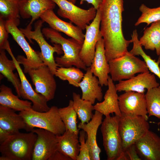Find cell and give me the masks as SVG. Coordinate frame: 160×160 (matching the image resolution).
<instances>
[{"mask_svg":"<svg viewBox=\"0 0 160 160\" xmlns=\"http://www.w3.org/2000/svg\"><path fill=\"white\" fill-rule=\"evenodd\" d=\"M98 9L100 14V31L108 62L127 52L132 41L126 40L123 33L124 0H103Z\"/></svg>","mask_w":160,"mask_h":160,"instance_id":"obj_1","label":"cell"},{"mask_svg":"<svg viewBox=\"0 0 160 160\" xmlns=\"http://www.w3.org/2000/svg\"><path fill=\"white\" fill-rule=\"evenodd\" d=\"M42 32L43 35L52 43L61 46L63 55L55 59L56 62L60 67L68 68L75 66L86 71L87 67L79 56L82 44L72 38L64 37L59 32L50 28H44Z\"/></svg>","mask_w":160,"mask_h":160,"instance_id":"obj_2","label":"cell"},{"mask_svg":"<svg viewBox=\"0 0 160 160\" xmlns=\"http://www.w3.org/2000/svg\"><path fill=\"white\" fill-rule=\"evenodd\" d=\"M36 134L18 132L0 144V160H31Z\"/></svg>","mask_w":160,"mask_h":160,"instance_id":"obj_3","label":"cell"},{"mask_svg":"<svg viewBox=\"0 0 160 160\" xmlns=\"http://www.w3.org/2000/svg\"><path fill=\"white\" fill-rule=\"evenodd\" d=\"M19 114L26 124L27 132H30L37 128L47 130L56 136H59L63 134L66 131L57 106L51 107L46 112H38L31 108L28 111H20Z\"/></svg>","mask_w":160,"mask_h":160,"instance_id":"obj_4","label":"cell"},{"mask_svg":"<svg viewBox=\"0 0 160 160\" xmlns=\"http://www.w3.org/2000/svg\"><path fill=\"white\" fill-rule=\"evenodd\" d=\"M44 22L41 19L36 21L34 24L33 31L31 30V25L29 24L25 28H21L20 29L31 43H33V39L38 43L41 49L40 54L44 64L48 66L55 75L58 67L60 66L55 61L54 53L56 52L60 55L63 52L60 45L54 44L52 46L44 38L41 30Z\"/></svg>","mask_w":160,"mask_h":160,"instance_id":"obj_5","label":"cell"},{"mask_svg":"<svg viewBox=\"0 0 160 160\" xmlns=\"http://www.w3.org/2000/svg\"><path fill=\"white\" fill-rule=\"evenodd\" d=\"M108 63L110 76L114 81L128 79L137 73L149 71L144 61L128 51L109 61Z\"/></svg>","mask_w":160,"mask_h":160,"instance_id":"obj_6","label":"cell"},{"mask_svg":"<svg viewBox=\"0 0 160 160\" xmlns=\"http://www.w3.org/2000/svg\"><path fill=\"white\" fill-rule=\"evenodd\" d=\"M147 121L141 116L121 114L119 120V130L122 140L123 152L149 130Z\"/></svg>","mask_w":160,"mask_h":160,"instance_id":"obj_7","label":"cell"},{"mask_svg":"<svg viewBox=\"0 0 160 160\" xmlns=\"http://www.w3.org/2000/svg\"><path fill=\"white\" fill-rule=\"evenodd\" d=\"M120 117L116 115L106 116L101 124L103 145L108 160H117L123 152L122 140L119 130Z\"/></svg>","mask_w":160,"mask_h":160,"instance_id":"obj_8","label":"cell"},{"mask_svg":"<svg viewBox=\"0 0 160 160\" xmlns=\"http://www.w3.org/2000/svg\"><path fill=\"white\" fill-rule=\"evenodd\" d=\"M6 27L9 33L21 47L24 52L26 57L22 55H18L17 60L24 67L23 72L27 73L28 70L38 68L43 65L40 52L36 51L31 47L25 38L22 31L12 21H6Z\"/></svg>","mask_w":160,"mask_h":160,"instance_id":"obj_9","label":"cell"},{"mask_svg":"<svg viewBox=\"0 0 160 160\" xmlns=\"http://www.w3.org/2000/svg\"><path fill=\"white\" fill-rule=\"evenodd\" d=\"M58 7L57 14L70 20L83 30L95 18L97 9L93 6L87 9L80 8L66 0H53Z\"/></svg>","mask_w":160,"mask_h":160,"instance_id":"obj_10","label":"cell"},{"mask_svg":"<svg viewBox=\"0 0 160 160\" xmlns=\"http://www.w3.org/2000/svg\"><path fill=\"white\" fill-rule=\"evenodd\" d=\"M6 50L14 61L21 82V86L19 91L20 97L24 99L30 100L32 103V109L40 112L48 111L50 109L47 104L48 101L43 95L36 92L27 79L23 71L20 64L14 55L9 44L5 46Z\"/></svg>","mask_w":160,"mask_h":160,"instance_id":"obj_11","label":"cell"},{"mask_svg":"<svg viewBox=\"0 0 160 160\" xmlns=\"http://www.w3.org/2000/svg\"><path fill=\"white\" fill-rule=\"evenodd\" d=\"M27 73L35 86L36 92L43 95L48 101L54 98L57 84L55 75L48 66L44 64L29 69Z\"/></svg>","mask_w":160,"mask_h":160,"instance_id":"obj_12","label":"cell"},{"mask_svg":"<svg viewBox=\"0 0 160 160\" xmlns=\"http://www.w3.org/2000/svg\"><path fill=\"white\" fill-rule=\"evenodd\" d=\"M100 14L99 9L91 23L86 28V33L79 56L87 67H90L94 58L96 44L101 37L100 31Z\"/></svg>","mask_w":160,"mask_h":160,"instance_id":"obj_13","label":"cell"},{"mask_svg":"<svg viewBox=\"0 0 160 160\" xmlns=\"http://www.w3.org/2000/svg\"><path fill=\"white\" fill-rule=\"evenodd\" d=\"M31 131L37 135L32 160H49L57 151V136L49 131L41 128H34Z\"/></svg>","mask_w":160,"mask_h":160,"instance_id":"obj_14","label":"cell"},{"mask_svg":"<svg viewBox=\"0 0 160 160\" xmlns=\"http://www.w3.org/2000/svg\"><path fill=\"white\" fill-rule=\"evenodd\" d=\"M121 114L141 116L148 120L145 94L133 91L125 92L118 97Z\"/></svg>","mask_w":160,"mask_h":160,"instance_id":"obj_15","label":"cell"},{"mask_svg":"<svg viewBox=\"0 0 160 160\" xmlns=\"http://www.w3.org/2000/svg\"><path fill=\"white\" fill-rule=\"evenodd\" d=\"M159 86L155 74L149 71L140 73L130 79L120 81L115 85L118 92L133 91L140 93H144L146 89Z\"/></svg>","mask_w":160,"mask_h":160,"instance_id":"obj_16","label":"cell"},{"mask_svg":"<svg viewBox=\"0 0 160 160\" xmlns=\"http://www.w3.org/2000/svg\"><path fill=\"white\" fill-rule=\"evenodd\" d=\"M40 18L47 23L50 28L59 32L63 33L83 44L85 36L83 30L73 25L71 22H66L59 18L53 9L47 10L41 15Z\"/></svg>","mask_w":160,"mask_h":160,"instance_id":"obj_17","label":"cell"},{"mask_svg":"<svg viewBox=\"0 0 160 160\" xmlns=\"http://www.w3.org/2000/svg\"><path fill=\"white\" fill-rule=\"evenodd\" d=\"M103 115L95 111L93 116L88 123L80 122L78 125L79 129L84 130L87 135L86 142L90 152L91 160H100L101 149L98 145L97 135L98 129L102 123Z\"/></svg>","mask_w":160,"mask_h":160,"instance_id":"obj_18","label":"cell"},{"mask_svg":"<svg viewBox=\"0 0 160 160\" xmlns=\"http://www.w3.org/2000/svg\"><path fill=\"white\" fill-rule=\"evenodd\" d=\"M138 154L146 160H160V137L148 130L135 143Z\"/></svg>","mask_w":160,"mask_h":160,"instance_id":"obj_19","label":"cell"},{"mask_svg":"<svg viewBox=\"0 0 160 160\" xmlns=\"http://www.w3.org/2000/svg\"><path fill=\"white\" fill-rule=\"evenodd\" d=\"M90 67L93 74L98 78L100 85L107 86L110 68L105 56L103 37L96 44L95 56Z\"/></svg>","mask_w":160,"mask_h":160,"instance_id":"obj_20","label":"cell"},{"mask_svg":"<svg viewBox=\"0 0 160 160\" xmlns=\"http://www.w3.org/2000/svg\"><path fill=\"white\" fill-rule=\"evenodd\" d=\"M55 6L53 0H20V15L23 19L31 17L29 24L31 25L44 12L53 9Z\"/></svg>","mask_w":160,"mask_h":160,"instance_id":"obj_21","label":"cell"},{"mask_svg":"<svg viewBox=\"0 0 160 160\" xmlns=\"http://www.w3.org/2000/svg\"><path fill=\"white\" fill-rule=\"evenodd\" d=\"M98 79L92 72L90 67H87L82 80L79 84V87L82 92L81 98L90 102L93 104L96 100L100 102L103 94Z\"/></svg>","mask_w":160,"mask_h":160,"instance_id":"obj_22","label":"cell"},{"mask_svg":"<svg viewBox=\"0 0 160 160\" xmlns=\"http://www.w3.org/2000/svg\"><path fill=\"white\" fill-rule=\"evenodd\" d=\"M113 81L109 76L108 79V89L106 91L104 100L97 103L94 105V109L104 115L105 116L114 113L115 115L121 117L120 111L117 94V91Z\"/></svg>","mask_w":160,"mask_h":160,"instance_id":"obj_23","label":"cell"},{"mask_svg":"<svg viewBox=\"0 0 160 160\" xmlns=\"http://www.w3.org/2000/svg\"><path fill=\"white\" fill-rule=\"evenodd\" d=\"M15 110L0 105V128L12 135L21 129H27L26 124L23 117L15 113Z\"/></svg>","mask_w":160,"mask_h":160,"instance_id":"obj_24","label":"cell"},{"mask_svg":"<svg viewBox=\"0 0 160 160\" xmlns=\"http://www.w3.org/2000/svg\"><path fill=\"white\" fill-rule=\"evenodd\" d=\"M57 150L70 157L72 160H76L80 151L78 135L68 130L62 135L57 136Z\"/></svg>","mask_w":160,"mask_h":160,"instance_id":"obj_25","label":"cell"},{"mask_svg":"<svg viewBox=\"0 0 160 160\" xmlns=\"http://www.w3.org/2000/svg\"><path fill=\"white\" fill-rule=\"evenodd\" d=\"M14 95L12 89L4 84L0 87V105L15 111H28L32 108V103L27 100H23Z\"/></svg>","mask_w":160,"mask_h":160,"instance_id":"obj_26","label":"cell"},{"mask_svg":"<svg viewBox=\"0 0 160 160\" xmlns=\"http://www.w3.org/2000/svg\"><path fill=\"white\" fill-rule=\"evenodd\" d=\"M139 42L145 49L155 50L157 55H160V20L152 23L145 29Z\"/></svg>","mask_w":160,"mask_h":160,"instance_id":"obj_27","label":"cell"},{"mask_svg":"<svg viewBox=\"0 0 160 160\" xmlns=\"http://www.w3.org/2000/svg\"><path fill=\"white\" fill-rule=\"evenodd\" d=\"M16 69L15 64L12 60H9L7 57L4 49H0V72L5 77L8 81L11 82L14 86L17 95L20 97L19 91L21 86L20 79L13 71Z\"/></svg>","mask_w":160,"mask_h":160,"instance_id":"obj_28","label":"cell"},{"mask_svg":"<svg viewBox=\"0 0 160 160\" xmlns=\"http://www.w3.org/2000/svg\"><path fill=\"white\" fill-rule=\"evenodd\" d=\"M131 37L133 46L132 49L129 52L135 56L140 55L145 63L149 70L156 75L160 79L159 63L158 61L156 62L155 60L152 59L143 51L142 46L139 43L136 29L133 31Z\"/></svg>","mask_w":160,"mask_h":160,"instance_id":"obj_29","label":"cell"},{"mask_svg":"<svg viewBox=\"0 0 160 160\" xmlns=\"http://www.w3.org/2000/svg\"><path fill=\"white\" fill-rule=\"evenodd\" d=\"M73 107L80 122L82 124L88 123L94 115L93 104L89 101L83 99L79 94L74 92L73 93Z\"/></svg>","mask_w":160,"mask_h":160,"instance_id":"obj_30","label":"cell"},{"mask_svg":"<svg viewBox=\"0 0 160 160\" xmlns=\"http://www.w3.org/2000/svg\"><path fill=\"white\" fill-rule=\"evenodd\" d=\"M20 0H0V17L12 21L17 26L20 23Z\"/></svg>","mask_w":160,"mask_h":160,"instance_id":"obj_31","label":"cell"},{"mask_svg":"<svg viewBox=\"0 0 160 160\" xmlns=\"http://www.w3.org/2000/svg\"><path fill=\"white\" fill-rule=\"evenodd\" d=\"M60 116L63 122L66 129L78 135L79 129L77 125V115L73 107V101L70 100L68 106L58 108Z\"/></svg>","mask_w":160,"mask_h":160,"instance_id":"obj_32","label":"cell"},{"mask_svg":"<svg viewBox=\"0 0 160 160\" xmlns=\"http://www.w3.org/2000/svg\"><path fill=\"white\" fill-rule=\"evenodd\" d=\"M148 116H155L160 119V86L147 90L145 94ZM160 125V121L157 123Z\"/></svg>","mask_w":160,"mask_h":160,"instance_id":"obj_33","label":"cell"},{"mask_svg":"<svg viewBox=\"0 0 160 160\" xmlns=\"http://www.w3.org/2000/svg\"><path fill=\"white\" fill-rule=\"evenodd\" d=\"M84 75L80 68L72 67H58L55 74V75L60 79L67 81L69 84L77 87H79V84Z\"/></svg>","mask_w":160,"mask_h":160,"instance_id":"obj_34","label":"cell"},{"mask_svg":"<svg viewBox=\"0 0 160 160\" xmlns=\"http://www.w3.org/2000/svg\"><path fill=\"white\" fill-rule=\"evenodd\" d=\"M139 9L141 15L135 23V26H137L143 23H146L148 25L153 23L160 20V6L150 8L142 4Z\"/></svg>","mask_w":160,"mask_h":160,"instance_id":"obj_35","label":"cell"},{"mask_svg":"<svg viewBox=\"0 0 160 160\" xmlns=\"http://www.w3.org/2000/svg\"><path fill=\"white\" fill-rule=\"evenodd\" d=\"M79 134L80 151L76 160H91L89 149L86 142V133L82 129Z\"/></svg>","mask_w":160,"mask_h":160,"instance_id":"obj_36","label":"cell"},{"mask_svg":"<svg viewBox=\"0 0 160 160\" xmlns=\"http://www.w3.org/2000/svg\"><path fill=\"white\" fill-rule=\"evenodd\" d=\"M6 21L0 17V49L3 48L8 41L9 33L6 27Z\"/></svg>","mask_w":160,"mask_h":160,"instance_id":"obj_37","label":"cell"},{"mask_svg":"<svg viewBox=\"0 0 160 160\" xmlns=\"http://www.w3.org/2000/svg\"><path fill=\"white\" fill-rule=\"evenodd\" d=\"M127 160H141L138 154L135 144L129 146L124 152Z\"/></svg>","mask_w":160,"mask_h":160,"instance_id":"obj_38","label":"cell"},{"mask_svg":"<svg viewBox=\"0 0 160 160\" xmlns=\"http://www.w3.org/2000/svg\"><path fill=\"white\" fill-rule=\"evenodd\" d=\"M49 160H72L69 157L56 151Z\"/></svg>","mask_w":160,"mask_h":160,"instance_id":"obj_39","label":"cell"},{"mask_svg":"<svg viewBox=\"0 0 160 160\" xmlns=\"http://www.w3.org/2000/svg\"><path fill=\"white\" fill-rule=\"evenodd\" d=\"M102 1L103 0H80V3L82 4L84 1H86L89 4H92L97 10L99 8Z\"/></svg>","mask_w":160,"mask_h":160,"instance_id":"obj_40","label":"cell"},{"mask_svg":"<svg viewBox=\"0 0 160 160\" xmlns=\"http://www.w3.org/2000/svg\"><path fill=\"white\" fill-rule=\"evenodd\" d=\"M11 135L6 131L0 128V144L7 140Z\"/></svg>","mask_w":160,"mask_h":160,"instance_id":"obj_41","label":"cell"},{"mask_svg":"<svg viewBox=\"0 0 160 160\" xmlns=\"http://www.w3.org/2000/svg\"><path fill=\"white\" fill-rule=\"evenodd\" d=\"M74 4H75L76 2V0H66Z\"/></svg>","mask_w":160,"mask_h":160,"instance_id":"obj_42","label":"cell"},{"mask_svg":"<svg viewBox=\"0 0 160 160\" xmlns=\"http://www.w3.org/2000/svg\"><path fill=\"white\" fill-rule=\"evenodd\" d=\"M158 61L159 62V63H160V55L159 56V58H158ZM159 67H160V65Z\"/></svg>","mask_w":160,"mask_h":160,"instance_id":"obj_43","label":"cell"}]
</instances>
